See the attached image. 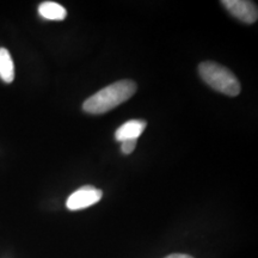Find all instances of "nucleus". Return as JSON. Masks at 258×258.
I'll return each instance as SVG.
<instances>
[{
    "mask_svg": "<svg viewBox=\"0 0 258 258\" xmlns=\"http://www.w3.org/2000/svg\"><path fill=\"white\" fill-rule=\"evenodd\" d=\"M0 79L8 84L15 79V63L6 48H0Z\"/></svg>",
    "mask_w": 258,
    "mask_h": 258,
    "instance_id": "nucleus-7",
    "label": "nucleus"
},
{
    "mask_svg": "<svg viewBox=\"0 0 258 258\" xmlns=\"http://www.w3.org/2000/svg\"><path fill=\"white\" fill-rule=\"evenodd\" d=\"M199 73L206 84L215 91L226 96L235 97L240 92V84L237 77L230 70L213 61H205L200 63Z\"/></svg>",
    "mask_w": 258,
    "mask_h": 258,
    "instance_id": "nucleus-2",
    "label": "nucleus"
},
{
    "mask_svg": "<svg viewBox=\"0 0 258 258\" xmlns=\"http://www.w3.org/2000/svg\"><path fill=\"white\" fill-rule=\"evenodd\" d=\"M221 4L230 11V14L246 24H253L258 19L257 6L246 0H224Z\"/></svg>",
    "mask_w": 258,
    "mask_h": 258,
    "instance_id": "nucleus-4",
    "label": "nucleus"
},
{
    "mask_svg": "<svg viewBox=\"0 0 258 258\" xmlns=\"http://www.w3.org/2000/svg\"><path fill=\"white\" fill-rule=\"evenodd\" d=\"M135 91H137V84L133 80H120L89 97L84 102L83 109L88 114H105L128 101Z\"/></svg>",
    "mask_w": 258,
    "mask_h": 258,
    "instance_id": "nucleus-1",
    "label": "nucleus"
},
{
    "mask_svg": "<svg viewBox=\"0 0 258 258\" xmlns=\"http://www.w3.org/2000/svg\"><path fill=\"white\" fill-rule=\"evenodd\" d=\"M146 125L147 123L144 120H131L125 122L115 132V139L121 143L124 140H129V139L138 140V138L143 134Z\"/></svg>",
    "mask_w": 258,
    "mask_h": 258,
    "instance_id": "nucleus-5",
    "label": "nucleus"
},
{
    "mask_svg": "<svg viewBox=\"0 0 258 258\" xmlns=\"http://www.w3.org/2000/svg\"><path fill=\"white\" fill-rule=\"evenodd\" d=\"M165 258H192V257L189 256V254H184V253H172Z\"/></svg>",
    "mask_w": 258,
    "mask_h": 258,
    "instance_id": "nucleus-9",
    "label": "nucleus"
},
{
    "mask_svg": "<svg viewBox=\"0 0 258 258\" xmlns=\"http://www.w3.org/2000/svg\"><path fill=\"white\" fill-rule=\"evenodd\" d=\"M102 196V190L92 185H85L71 194L70 198L67 199L66 206L70 211H79V209L88 208L90 206L101 201Z\"/></svg>",
    "mask_w": 258,
    "mask_h": 258,
    "instance_id": "nucleus-3",
    "label": "nucleus"
},
{
    "mask_svg": "<svg viewBox=\"0 0 258 258\" xmlns=\"http://www.w3.org/2000/svg\"><path fill=\"white\" fill-rule=\"evenodd\" d=\"M135 146H137V140L135 139H129V140H124L121 143V150L123 154H131L134 151Z\"/></svg>",
    "mask_w": 258,
    "mask_h": 258,
    "instance_id": "nucleus-8",
    "label": "nucleus"
},
{
    "mask_svg": "<svg viewBox=\"0 0 258 258\" xmlns=\"http://www.w3.org/2000/svg\"><path fill=\"white\" fill-rule=\"evenodd\" d=\"M38 14L48 21H63L67 16V11L57 3L44 2L38 6Z\"/></svg>",
    "mask_w": 258,
    "mask_h": 258,
    "instance_id": "nucleus-6",
    "label": "nucleus"
}]
</instances>
